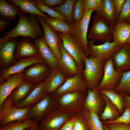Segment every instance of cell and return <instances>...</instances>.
I'll use <instances>...</instances> for the list:
<instances>
[{"mask_svg":"<svg viewBox=\"0 0 130 130\" xmlns=\"http://www.w3.org/2000/svg\"><path fill=\"white\" fill-rule=\"evenodd\" d=\"M37 15H26L23 13L19 15V20L16 26L4 33V35L11 38L23 36L34 40L44 35L43 29L38 22Z\"/></svg>","mask_w":130,"mask_h":130,"instance_id":"cell-1","label":"cell"},{"mask_svg":"<svg viewBox=\"0 0 130 130\" xmlns=\"http://www.w3.org/2000/svg\"><path fill=\"white\" fill-rule=\"evenodd\" d=\"M85 66L82 73L88 90L98 87L103 77L105 60L90 56L85 58Z\"/></svg>","mask_w":130,"mask_h":130,"instance_id":"cell-2","label":"cell"},{"mask_svg":"<svg viewBox=\"0 0 130 130\" xmlns=\"http://www.w3.org/2000/svg\"><path fill=\"white\" fill-rule=\"evenodd\" d=\"M87 91H75L62 96L57 101L58 109L72 114L82 112Z\"/></svg>","mask_w":130,"mask_h":130,"instance_id":"cell-3","label":"cell"},{"mask_svg":"<svg viewBox=\"0 0 130 130\" xmlns=\"http://www.w3.org/2000/svg\"><path fill=\"white\" fill-rule=\"evenodd\" d=\"M57 33L62 41L64 48L73 57L83 73L85 66V58L89 57L82 45L71 34Z\"/></svg>","mask_w":130,"mask_h":130,"instance_id":"cell-4","label":"cell"},{"mask_svg":"<svg viewBox=\"0 0 130 130\" xmlns=\"http://www.w3.org/2000/svg\"><path fill=\"white\" fill-rule=\"evenodd\" d=\"M31 107L17 108L13 106L11 102L6 98L0 109V127L10 123L26 120L29 118L28 113Z\"/></svg>","mask_w":130,"mask_h":130,"instance_id":"cell-5","label":"cell"},{"mask_svg":"<svg viewBox=\"0 0 130 130\" xmlns=\"http://www.w3.org/2000/svg\"><path fill=\"white\" fill-rule=\"evenodd\" d=\"M18 41L17 38H11L4 35L0 37V71L8 68L17 61L14 53Z\"/></svg>","mask_w":130,"mask_h":130,"instance_id":"cell-6","label":"cell"},{"mask_svg":"<svg viewBox=\"0 0 130 130\" xmlns=\"http://www.w3.org/2000/svg\"><path fill=\"white\" fill-rule=\"evenodd\" d=\"M57 109V100L52 93L49 94L41 101L31 107L28 113V117L38 123L47 115Z\"/></svg>","mask_w":130,"mask_h":130,"instance_id":"cell-7","label":"cell"},{"mask_svg":"<svg viewBox=\"0 0 130 130\" xmlns=\"http://www.w3.org/2000/svg\"><path fill=\"white\" fill-rule=\"evenodd\" d=\"M92 21L88 39L104 43L113 39L114 29L109 26L104 19L96 15L93 16Z\"/></svg>","mask_w":130,"mask_h":130,"instance_id":"cell-8","label":"cell"},{"mask_svg":"<svg viewBox=\"0 0 130 130\" xmlns=\"http://www.w3.org/2000/svg\"><path fill=\"white\" fill-rule=\"evenodd\" d=\"M72 116L58 109L55 110L43 117L38 125V130H59Z\"/></svg>","mask_w":130,"mask_h":130,"instance_id":"cell-9","label":"cell"},{"mask_svg":"<svg viewBox=\"0 0 130 130\" xmlns=\"http://www.w3.org/2000/svg\"><path fill=\"white\" fill-rule=\"evenodd\" d=\"M95 40L91 39L88 41L87 48L88 55L105 60L111 58L122 46L115 41L112 42H107L102 45H96L94 44Z\"/></svg>","mask_w":130,"mask_h":130,"instance_id":"cell-10","label":"cell"},{"mask_svg":"<svg viewBox=\"0 0 130 130\" xmlns=\"http://www.w3.org/2000/svg\"><path fill=\"white\" fill-rule=\"evenodd\" d=\"M94 9L86 10L84 17L78 22L72 26L71 34L82 45L86 54L88 56L87 34L91 14Z\"/></svg>","mask_w":130,"mask_h":130,"instance_id":"cell-11","label":"cell"},{"mask_svg":"<svg viewBox=\"0 0 130 130\" xmlns=\"http://www.w3.org/2000/svg\"><path fill=\"white\" fill-rule=\"evenodd\" d=\"M103 78L98 86L99 90L102 89L114 90L119 84L122 73L115 69L112 58L106 60L104 66Z\"/></svg>","mask_w":130,"mask_h":130,"instance_id":"cell-12","label":"cell"},{"mask_svg":"<svg viewBox=\"0 0 130 130\" xmlns=\"http://www.w3.org/2000/svg\"><path fill=\"white\" fill-rule=\"evenodd\" d=\"M51 71L47 64L37 63L32 64L21 72L25 80L38 84L45 80Z\"/></svg>","mask_w":130,"mask_h":130,"instance_id":"cell-13","label":"cell"},{"mask_svg":"<svg viewBox=\"0 0 130 130\" xmlns=\"http://www.w3.org/2000/svg\"><path fill=\"white\" fill-rule=\"evenodd\" d=\"M61 55V59L58 62V67L64 74L67 79L72 78L82 72L73 57L65 50L60 38L58 42Z\"/></svg>","mask_w":130,"mask_h":130,"instance_id":"cell-14","label":"cell"},{"mask_svg":"<svg viewBox=\"0 0 130 130\" xmlns=\"http://www.w3.org/2000/svg\"><path fill=\"white\" fill-rule=\"evenodd\" d=\"M87 87L82 73L67 79L65 82L52 93L57 100L63 95L76 91H86Z\"/></svg>","mask_w":130,"mask_h":130,"instance_id":"cell-15","label":"cell"},{"mask_svg":"<svg viewBox=\"0 0 130 130\" xmlns=\"http://www.w3.org/2000/svg\"><path fill=\"white\" fill-rule=\"evenodd\" d=\"M37 19L41 25L44 32L45 40L48 47L58 61L61 58L58 46L60 38L57 32L52 30L46 23L43 17L37 15Z\"/></svg>","mask_w":130,"mask_h":130,"instance_id":"cell-16","label":"cell"},{"mask_svg":"<svg viewBox=\"0 0 130 130\" xmlns=\"http://www.w3.org/2000/svg\"><path fill=\"white\" fill-rule=\"evenodd\" d=\"M37 63H43L47 64L46 61L40 55L19 60L11 67L7 69L0 71V84L5 82L6 79L9 75L20 73L32 64Z\"/></svg>","mask_w":130,"mask_h":130,"instance_id":"cell-17","label":"cell"},{"mask_svg":"<svg viewBox=\"0 0 130 130\" xmlns=\"http://www.w3.org/2000/svg\"><path fill=\"white\" fill-rule=\"evenodd\" d=\"M87 93L85 99L84 109L92 111L100 115L106 105L105 102L101 96L98 87L92 90H87Z\"/></svg>","mask_w":130,"mask_h":130,"instance_id":"cell-18","label":"cell"},{"mask_svg":"<svg viewBox=\"0 0 130 130\" xmlns=\"http://www.w3.org/2000/svg\"><path fill=\"white\" fill-rule=\"evenodd\" d=\"M112 57L116 70L122 73L130 70V44H125Z\"/></svg>","mask_w":130,"mask_h":130,"instance_id":"cell-19","label":"cell"},{"mask_svg":"<svg viewBox=\"0 0 130 130\" xmlns=\"http://www.w3.org/2000/svg\"><path fill=\"white\" fill-rule=\"evenodd\" d=\"M40 55L37 46L26 37H23L18 41L14 53L17 60Z\"/></svg>","mask_w":130,"mask_h":130,"instance_id":"cell-20","label":"cell"},{"mask_svg":"<svg viewBox=\"0 0 130 130\" xmlns=\"http://www.w3.org/2000/svg\"><path fill=\"white\" fill-rule=\"evenodd\" d=\"M96 15L104 19L109 26L114 29L116 24V12L113 0H103L101 6L94 10Z\"/></svg>","mask_w":130,"mask_h":130,"instance_id":"cell-21","label":"cell"},{"mask_svg":"<svg viewBox=\"0 0 130 130\" xmlns=\"http://www.w3.org/2000/svg\"><path fill=\"white\" fill-rule=\"evenodd\" d=\"M38 84L25 80L15 88L6 98L15 107L21 101L26 98Z\"/></svg>","mask_w":130,"mask_h":130,"instance_id":"cell-22","label":"cell"},{"mask_svg":"<svg viewBox=\"0 0 130 130\" xmlns=\"http://www.w3.org/2000/svg\"><path fill=\"white\" fill-rule=\"evenodd\" d=\"M6 80L4 83L0 84V109L12 91L25 80L21 72L9 75Z\"/></svg>","mask_w":130,"mask_h":130,"instance_id":"cell-23","label":"cell"},{"mask_svg":"<svg viewBox=\"0 0 130 130\" xmlns=\"http://www.w3.org/2000/svg\"><path fill=\"white\" fill-rule=\"evenodd\" d=\"M48 94L44 81L39 84L29 96L20 101L16 107L20 108L31 107L41 101Z\"/></svg>","mask_w":130,"mask_h":130,"instance_id":"cell-24","label":"cell"},{"mask_svg":"<svg viewBox=\"0 0 130 130\" xmlns=\"http://www.w3.org/2000/svg\"><path fill=\"white\" fill-rule=\"evenodd\" d=\"M44 35L34 40V43L38 47L40 55L52 70L57 69L58 68V61L48 47L45 40Z\"/></svg>","mask_w":130,"mask_h":130,"instance_id":"cell-25","label":"cell"},{"mask_svg":"<svg viewBox=\"0 0 130 130\" xmlns=\"http://www.w3.org/2000/svg\"><path fill=\"white\" fill-rule=\"evenodd\" d=\"M67 79L65 75L59 69L52 70L49 75L44 81L45 88L47 93L53 92Z\"/></svg>","mask_w":130,"mask_h":130,"instance_id":"cell-26","label":"cell"},{"mask_svg":"<svg viewBox=\"0 0 130 130\" xmlns=\"http://www.w3.org/2000/svg\"><path fill=\"white\" fill-rule=\"evenodd\" d=\"M23 13L16 5L9 3L5 0H0V16L1 20L5 21L14 20Z\"/></svg>","mask_w":130,"mask_h":130,"instance_id":"cell-27","label":"cell"},{"mask_svg":"<svg viewBox=\"0 0 130 130\" xmlns=\"http://www.w3.org/2000/svg\"><path fill=\"white\" fill-rule=\"evenodd\" d=\"M100 95L105 102L106 105L99 117L100 120L103 123L107 120H116L121 116L117 107L106 96L103 94H100Z\"/></svg>","mask_w":130,"mask_h":130,"instance_id":"cell-28","label":"cell"},{"mask_svg":"<svg viewBox=\"0 0 130 130\" xmlns=\"http://www.w3.org/2000/svg\"><path fill=\"white\" fill-rule=\"evenodd\" d=\"M8 1L16 5L25 14H34L43 18L50 17L48 15L40 11L37 8L34 0H8Z\"/></svg>","mask_w":130,"mask_h":130,"instance_id":"cell-29","label":"cell"},{"mask_svg":"<svg viewBox=\"0 0 130 130\" xmlns=\"http://www.w3.org/2000/svg\"><path fill=\"white\" fill-rule=\"evenodd\" d=\"M114 30L113 41L123 46L126 43L130 33V24L117 22Z\"/></svg>","mask_w":130,"mask_h":130,"instance_id":"cell-30","label":"cell"},{"mask_svg":"<svg viewBox=\"0 0 130 130\" xmlns=\"http://www.w3.org/2000/svg\"><path fill=\"white\" fill-rule=\"evenodd\" d=\"M43 18L45 22L53 30L64 34L71 33L72 26L65 20L58 18Z\"/></svg>","mask_w":130,"mask_h":130,"instance_id":"cell-31","label":"cell"},{"mask_svg":"<svg viewBox=\"0 0 130 130\" xmlns=\"http://www.w3.org/2000/svg\"><path fill=\"white\" fill-rule=\"evenodd\" d=\"M76 1V0H67L62 5L53 6L51 8L61 13L66 19L67 23L72 26L74 22L73 13Z\"/></svg>","mask_w":130,"mask_h":130,"instance_id":"cell-32","label":"cell"},{"mask_svg":"<svg viewBox=\"0 0 130 130\" xmlns=\"http://www.w3.org/2000/svg\"><path fill=\"white\" fill-rule=\"evenodd\" d=\"M99 90L100 94L106 96L116 106L121 114L122 115L126 108L124 96L117 93L113 89H102Z\"/></svg>","mask_w":130,"mask_h":130,"instance_id":"cell-33","label":"cell"},{"mask_svg":"<svg viewBox=\"0 0 130 130\" xmlns=\"http://www.w3.org/2000/svg\"><path fill=\"white\" fill-rule=\"evenodd\" d=\"M38 125L35 121L29 118L23 122L16 121L7 124L0 127V130H26L35 128Z\"/></svg>","mask_w":130,"mask_h":130,"instance_id":"cell-34","label":"cell"},{"mask_svg":"<svg viewBox=\"0 0 130 130\" xmlns=\"http://www.w3.org/2000/svg\"><path fill=\"white\" fill-rule=\"evenodd\" d=\"M82 112L91 130H104L103 123L100 120L99 116L94 112L86 109H84Z\"/></svg>","mask_w":130,"mask_h":130,"instance_id":"cell-35","label":"cell"},{"mask_svg":"<svg viewBox=\"0 0 130 130\" xmlns=\"http://www.w3.org/2000/svg\"><path fill=\"white\" fill-rule=\"evenodd\" d=\"M114 90L124 96L130 95V70L122 73L119 83Z\"/></svg>","mask_w":130,"mask_h":130,"instance_id":"cell-36","label":"cell"},{"mask_svg":"<svg viewBox=\"0 0 130 130\" xmlns=\"http://www.w3.org/2000/svg\"><path fill=\"white\" fill-rule=\"evenodd\" d=\"M34 1L37 8L40 11L47 13L50 18H59L66 21V19L61 13L48 7L43 3L42 0H34Z\"/></svg>","mask_w":130,"mask_h":130,"instance_id":"cell-37","label":"cell"},{"mask_svg":"<svg viewBox=\"0 0 130 130\" xmlns=\"http://www.w3.org/2000/svg\"><path fill=\"white\" fill-rule=\"evenodd\" d=\"M74 130H91L83 112L73 114Z\"/></svg>","mask_w":130,"mask_h":130,"instance_id":"cell-38","label":"cell"},{"mask_svg":"<svg viewBox=\"0 0 130 130\" xmlns=\"http://www.w3.org/2000/svg\"><path fill=\"white\" fill-rule=\"evenodd\" d=\"M85 11V0H76L73 13L75 22H78L84 17Z\"/></svg>","mask_w":130,"mask_h":130,"instance_id":"cell-39","label":"cell"},{"mask_svg":"<svg viewBox=\"0 0 130 130\" xmlns=\"http://www.w3.org/2000/svg\"><path fill=\"white\" fill-rule=\"evenodd\" d=\"M117 22L130 24V0L124 2Z\"/></svg>","mask_w":130,"mask_h":130,"instance_id":"cell-40","label":"cell"},{"mask_svg":"<svg viewBox=\"0 0 130 130\" xmlns=\"http://www.w3.org/2000/svg\"><path fill=\"white\" fill-rule=\"evenodd\" d=\"M113 123H120L126 125H130V108L126 107L123 113L116 120L113 121L107 120L103 124H106Z\"/></svg>","mask_w":130,"mask_h":130,"instance_id":"cell-41","label":"cell"},{"mask_svg":"<svg viewBox=\"0 0 130 130\" xmlns=\"http://www.w3.org/2000/svg\"><path fill=\"white\" fill-rule=\"evenodd\" d=\"M103 0H85L86 10H95L101 5Z\"/></svg>","mask_w":130,"mask_h":130,"instance_id":"cell-42","label":"cell"},{"mask_svg":"<svg viewBox=\"0 0 130 130\" xmlns=\"http://www.w3.org/2000/svg\"><path fill=\"white\" fill-rule=\"evenodd\" d=\"M105 125L112 130H130V125L122 123H113Z\"/></svg>","mask_w":130,"mask_h":130,"instance_id":"cell-43","label":"cell"},{"mask_svg":"<svg viewBox=\"0 0 130 130\" xmlns=\"http://www.w3.org/2000/svg\"><path fill=\"white\" fill-rule=\"evenodd\" d=\"M65 0H42L43 3L48 7L51 8L55 5L59 6L63 4Z\"/></svg>","mask_w":130,"mask_h":130,"instance_id":"cell-44","label":"cell"},{"mask_svg":"<svg viewBox=\"0 0 130 130\" xmlns=\"http://www.w3.org/2000/svg\"><path fill=\"white\" fill-rule=\"evenodd\" d=\"M125 0H113L116 12V20L119 17L123 5Z\"/></svg>","mask_w":130,"mask_h":130,"instance_id":"cell-45","label":"cell"},{"mask_svg":"<svg viewBox=\"0 0 130 130\" xmlns=\"http://www.w3.org/2000/svg\"><path fill=\"white\" fill-rule=\"evenodd\" d=\"M74 119L72 117L71 118L65 123L59 130H73L74 128Z\"/></svg>","mask_w":130,"mask_h":130,"instance_id":"cell-46","label":"cell"},{"mask_svg":"<svg viewBox=\"0 0 130 130\" xmlns=\"http://www.w3.org/2000/svg\"><path fill=\"white\" fill-rule=\"evenodd\" d=\"M11 22L10 21H5L0 20V33L2 32L4 30L7 28Z\"/></svg>","mask_w":130,"mask_h":130,"instance_id":"cell-47","label":"cell"},{"mask_svg":"<svg viewBox=\"0 0 130 130\" xmlns=\"http://www.w3.org/2000/svg\"><path fill=\"white\" fill-rule=\"evenodd\" d=\"M124 98L126 108H130V96L127 95H125Z\"/></svg>","mask_w":130,"mask_h":130,"instance_id":"cell-48","label":"cell"},{"mask_svg":"<svg viewBox=\"0 0 130 130\" xmlns=\"http://www.w3.org/2000/svg\"><path fill=\"white\" fill-rule=\"evenodd\" d=\"M103 127L104 130H112L106 125L104 124H103Z\"/></svg>","mask_w":130,"mask_h":130,"instance_id":"cell-49","label":"cell"},{"mask_svg":"<svg viewBox=\"0 0 130 130\" xmlns=\"http://www.w3.org/2000/svg\"><path fill=\"white\" fill-rule=\"evenodd\" d=\"M126 43H128L130 44V33L128 38L126 41Z\"/></svg>","mask_w":130,"mask_h":130,"instance_id":"cell-50","label":"cell"},{"mask_svg":"<svg viewBox=\"0 0 130 130\" xmlns=\"http://www.w3.org/2000/svg\"><path fill=\"white\" fill-rule=\"evenodd\" d=\"M26 130H38V126L35 128L31 129H27Z\"/></svg>","mask_w":130,"mask_h":130,"instance_id":"cell-51","label":"cell"},{"mask_svg":"<svg viewBox=\"0 0 130 130\" xmlns=\"http://www.w3.org/2000/svg\"></svg>","mask_w":130,"mask_h":130,"instance_id":"cell-52","label":"cell"}]
</instances>
